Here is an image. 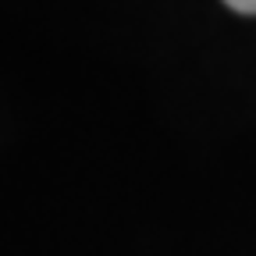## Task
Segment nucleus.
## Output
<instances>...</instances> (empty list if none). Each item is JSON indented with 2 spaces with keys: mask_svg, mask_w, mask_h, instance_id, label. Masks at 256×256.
Instances as JSON below:
<instances>
[{
  "mask_svg": "<svg viewBox=\"0 0 256 256\" xmlns=\"http://www.w3.org/2000/svg\"><path fill=\"white\" fill-rule=\"evenodd\" d=\"M224 4L238 14H256V0H224Z\"/></svg>",
  "mask_w": 256,
  "mask_h": 256,
  "instance_id": "f257e3e1",
  "label": "nucleus"
}]
</instances>
